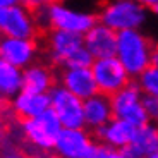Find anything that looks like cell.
Returning a JSON list of instances; mask_svg holds the SVG:
<instances>
[{"label":"cell","mask_w":158,"mask_h":158,"mask_svg":"<svg viewBox=\"0 0 158 158\" xmlns=\"http://www.w3.org/2000/svg\"><path fill=\"white\" fill-rule=\"evenodd\" d=\"M141 89L134 79H131L129 83L114 95H110V105H112V114L114 117L124 118L134 127H141L151 118L146 114V110L141 105Z\"/></svg>","instance_id":"5"},{"label":"cell","mask_w":158,"mask_h":158,"mask_svg":"<svg viewBox=\"0 0 158 158\" xmlns=\"http://www.w3.org/2000/svg\"><path fill=\"white\" fill-rule=\"evenodd\" d=\"M16 4H19V0H0V9L10 7V5H16Z\"/></svg>","instance_id":"26"},{"label":"cell","mask_w":158,"mask_h":158,"mask_svg":"<svg viewBox=\"0 0 158 158\" xmlns=\"http://www.w3.org/2000/svg\"><path fill=\"white\" fill-rule=\"evenodd\" d=\"M5 158H23V156H17V155H9V156H5Z\"/></svg>","instance_id":"29"},{"label":"cell","mask_w":158,"mask_h":158,"mask_svg":"<svg viewBox=\"0 0 158 158\" xmlns=\"http://www.w3.org/2000/svg\"><path fill=\"white\" fill-rule=\"evenodd\" d=\"M0 36H2V33H0Z\"/></svg>","instance_id":"30"},{"label":"cell","mask_w":158,"mask_h":158,"mask_svg":"<svg viewBox=\"0 0 158 158\" xmlns=\"http://www.w3.org/2000/svg\"><path fill=\"white\" fill-rule=\"evenodd\" d=\"M96 19L110 29H143L150 21V7L136 0H108L103 4Z\"/></svg>","instance_id":"4"},{"label":"cell","mask_w":158,"mask_h":158,"mask_svg":"<svg viewBox=\"0 0 158 158\" xmlns=\"http://www.w3.org/2000/svg\"><path fill=\"white\" fill-rule=\"evenodd\" d=\"M118 151H120V155H122L124 158H144L146 156V153H144L139 146H136L132 141L124 144L122 148H118Z\"/></svg>","instance_id":"23"},{"label":"cell","mask_w":158,"mask_h":158,"mask_svg":"<svg viewBox=\"0 0 158 158\" xmlns=\"http://www.w3.org/2000/svg\"><path fill=\"white\" fill-rule=\"evenodd\" d=\"M36 28L41 29H62L77 35H84L96 23V14L88 10H77L60 2L41 5L33 12Z\"/></svg>","instance_id":"2"},{"label":"cell","mask_w":158,"mask_h":158,"mask_svg":"<svg viewBox=\"0 0 158 158\" xmlns=\"http://www.w3.org/2000/svg\"><path fill=\"white\" fill-rule=\"evenodd\" d=\"M136 2L146 5V7H150V9H156V4H158V0H136Z\"/></svg>","instance_id":"25"},{"label":"cell","mask_w":158,"mask_h":158,"mask_svg":"<svg viewBox=\"0 0 158 158\" xmlns=\"http://www.w3.org/2000/svg\"><path fill=\"white\" fill-rule=\"evenodd\" d=\"M141 93L158 96V65H148L134 77Z\"/></svg>","instance_id":"20"},{"label":"cell","mask_w":158,"mask_h":158,"mask_svg":"<svg viewBox=\"0 0 158 158\" xmlns=\"http://www.w3.org/2000/svg\"><path fill=\"white\" fill-rule=\"evenodd\" d=\"M83 41L86 50L91 53L93 59L115 55V45H117V33L108 26L96 21L89 29L83 35Z\"/></svg>","instance_id":"13"},{"label":"cell","mask_w":158,"mask_h":158,"mask_svg":"<svg viewBox=\"0 0 158 158\" xmlns=\"http://www.w3.org/2000/svg\"><path fill=\"white\" fill-rule=\"evenodd\" d=\"M41 5H48V4H53V2H59V0H40Z\"/></svg>","instance_id":"27"},{"label":"cell","mask_w":158,"mask_h":158,"mask_svg":"<svg viewBox=\"0 0 158 158\" xmlns=\"http://www.w3.org/2000/svg\"><path fill=\"white\" fill-rule=\"evenodd\" d=\"M60 131H62V124L50 107L36 117L23 118L24 136L40 150H53Z\"/></svg>","instance_id":"6"},{"label":"cell","mask_w":158,"mask_h":158,"mask_svg":"<svg viewBox=\"0 0 158 158\" xmlns=\"http://www.w3.org/2000/svg\"><path fill=\"white\" fill-rule=\"evenodd\" d=\"M86 158H124V156L120 155V151L117 148H112L105 143L95 141Z\"/></svg>","instance_id":"21"},{"label":"cell","mask_w":158,"mask_h":158,"mask_svg":"<svg viewBox=\"0 0 158 158\" xmlns=\"http://www.w3.org/2000/svg\"><path fill=\"white\" fill-rule=\"evenodd\" d=\"M141 105H143V108L146 110V114L150 115L151 120H155V118L158 117V96H155V95H144V93H143Z\"/></svg>","instance_id":"22"},{"label":"cell","mask_w":158,"mask_h":158,"mask_svg":"<svg viewBox=\"0 0 158 158\" xmlns=\"http://www.w3.org/2000/svg\"><path fill=\"white\" fill-rule=\"evenodd\" d=\"M55 76L47 65L41 64H29L21 71V89L31 93H48L55 84Z\"/></svg>","instance_id":"16"},{"label":"cell","mask_w":158,"mask_h":158,"mask_svg":"<svg viewBox=\"0 0 158 158\" xmlns=\"http://www.w3.org/2000/svg\"><path fill=\"white\" fill-rule=\"evenodd\" d=\"M144 158H158V151H153V153H148Z\"/></svg>","instance_id":"28"},{"label":"cell","mask_w":158,"mask_h":158,"mask_svg":"<svg viewBox=\"0 0 158 158\" xmlns=\"http://www.w3.org/2000/svg\"><path fill=\"white\" fill-rule=\"evenodd\" d=\"M132 143H134L136 146L141 148L146 155L153 153V151H158V129H156V126L150 120L144 126L136 127Z\"/></svg>","instance_id":"19"},{"label":"cell","mask_w":158,"mask_h":158,"mask_svg":"<svg viewBox=\"0 0 158 158\" xmlns=\"http://www.w3.org/2000/svg\"><path fill=\"white\" fill-rule=\"evenodd\" d=\"M36 23L33 12L26 7L16 4L10 7L0 9V33L4 36L14 38H35Z\"/></svg>","instance_id":"9"},{"label":"cell","mask_w":158,"mask_h":158,"mask_svg":"<svg viewBox=\"0 0 158 158\" xmlns=\"http://www.w3.org/2000/svg\"><path fill=\"white\" fill-rule=\"evenodd\" d=\"M115 57L122 64L126 72L134 79L148 65H158L156 48L143 29H124L117 31Z\"/></svg>","instance_id":"1"},{"label":"cell","mask_w":158,"mask_h":158,"mask_svg":"<svg viewBox=\"0 0 158 158\" xmlns=\"http://www.w3.org/2000/svg\"><path fill=\"white\" fill-rule=\"evenodd\" d=\"M83 115H84V127L88 131H93L96 127L108 122L114 114H112L110 96L103 93H95L89 98L83 100Z\"/></svg>","instance_id":"15"},{"label":"cell","mask_w":158,"mask_h":158,"mask_svg":"<svg viewBox=\"0 0 158 158\" xmlns=\"http://www.w3.org/2000/svg\"><path fill=\"white\" fill-rule=\"evenodd\" d=\"M19 5H23V7H26L28 10L35 12L36 9L41 7V2H40V0H19Z\"/></svg>","instance_id":"24"},{"label":"cell","mask_w":158,"mask_h":158,"mask_svg":"<svg viewBox=\"0 0 158 158\" xmlns=\"http://www.w3.org/2000/svg\"><path fill=\"white\" fill-rule=\"evenodd\" d=\"M93 79L96 83V89L103 95H114L115 91L124 88L131 81V76L126 72L122 64L115 55L95 59L89 65Z\"/></svg>","instance_id":"8"},{"label":"cell","mask_w":158,"mask_h":158,"mask_svg":"<svg viewBox=\"0 0 158 158\" xmlns=\"http://www.w3.org/2000/svg\"><path fill=\"white\" fill-rule=\"evenodd\" d=\"M134 131L136 127L132 124H129L124 118L112 117L108 122H105L103 126L96 127V129L89 131L93 139L98 143H105L112 148H122L124 144L132 141L134 138Z\"/></svg>","instance_id":"14"},{"label":"cell","mask_w":158,"mask_h":158,"mask_svg":"<svg viewBox=\"0 0 158 158\" xmlns=\"http://www.w3.org/2000/svg\"><path fill=\"white\" fill-rule=\"evenodd\" d=\"M48 96H50V108L59 117L62 127H65V129L84 127L83 100L57 83L50 88Z\"/></svg>","instance_id":"7"},{"label":"cell","mask_w":158,"mask_h":158,"mask_svg":"<svg viewBox=\"0 0 158 158\" xmlns=\"http://www.w3.org/2000/svg\"><path fill=\"white\" fill-rule=\"evenodd\" d=\"M93 143L95 139L86 127H79V129L62 127L57 136L53 150L59 158H86Z\"/></svg>","instance_id":"10"},{"label":"cell","mask_w":158,"mask_h":158,"mask_svg":"<svg viewBox=\"0 0 158 158\" xmlns=\"http://www.w3.org/2000/svg\"><path fill=\"white\" fill-rule=\"evenodd\" d=\"M48 57L57 67H89L93 62L91 53L86 50L83 35L62 29H48L47 35Z\"/></svg>","instance_id":"3"},{"label":"cell","mask_w":158,"mask_h":158,"mask_svg":"<svg viewBox=\"0 0 158 158\" xmlns=\"http://www.w3.org/2000/svg\"><path fill=\"white\" fill-rule=\"evenodd\" d=\"M55 81L81 100H86L91 95L98 93L89 67H62Z\"/></svg>","instance_id":"12"},{"label":"cell","mask_w":158,"mask_h":158,"mask_svg":"<svg viewBox=\"0 0 158 158\" xmlns=\"http://www.w3.org/2000/svg\"><path fill=\"white\" fill-rule=\"evenodd\" d=\"M12 108L21 118H31L40 115L50 107L48 93H31V91L19 89L10 98Z\"/></svg>","instance_id":"17"},{"label":"cell","mask_w":158,"mask_h":158,"mask_svg":"<svg viewBox=\"0 0 158 158\" xmlns=\"http://www.w3.org/2000/svg\"><path fill=\"white\" fill-rule=\"evenodd\" d=\"M38 53V45L33 38H14L0 36V59L19 69L35 62Z\"/></svg>","instance_id":"11"},{"label":"cell","mask_w":158,"mask_h":158,"mask_svg":"<svg viewBox=\"0 0 158 158\" xmlns=\"http://www.w3.org/2000/svg\"><path fill=\"white\" fill-rule=\"evenodd\" d=\"M21 71L23 69L0 59V98L10 100L21 89Z\"/></svg>","instance_id":"18"}]
</instances>
